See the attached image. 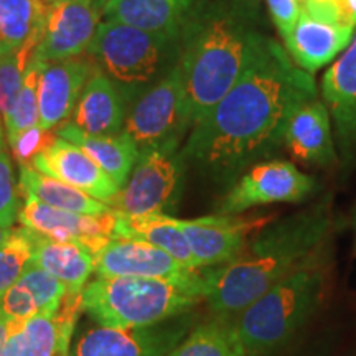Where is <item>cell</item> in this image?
Listing matches in <instances>:
<instances>
[{
	"instance_id": "obj_12",
	"label": "cell",
	"mask_w": 356,
	"mask_h": 356,
	"mask_svg": "<svg viewBox=\"0 0 356 356\" xmlns=\"http://www.w3.org/2000/svg\"><path fill=\"white\" fill-rule=\"evenodd\" d=\"M81 309V293H66L56 310L8 320L6 356H68Z\"/></svg>"
},
{
	"instance_id": "obj_14",
	"label": "cell",
	"mask_w": 356,
	"mask_h": 356,
	"mask_svg": "<svg viewBox=\"0 0 356 356\" xmlns=\"http://www.w3.org/2000/svg\"><path fill=\"white\" fill-rule=\"evenodd\" d=\"M104 17L101 0H58L48 7L37 55L58 61L86 53Z\"/></svg>"
},
{
	"instance_id": "obj_40",
	"label": "cell",
	"mask_w": 356,
	"mask_h": 356,
	"mask_svg": "<svg viewBox=\"0 0 356 356\" xmlns=\"http://www.w3.org/2000/svg\"><path fill=\"white\" fill-rule=\"evenodd\" d=\"M12 228H6V226H0V246L7 241V238L10 236Z\"/></svg>"
},
{
	"instance_id": "obj_21",
	"label": "cell",
	"mask_w": 356,
	"mask_h": 356,
	"mask_svg": "<svg viewBox=\"0 0 356 356\" xmlns=\"http://www.w3.org/2000/svg\"><path fill=\"white\" fill-rule=\"evenodd\" d=\"M129 102L126 91L96 68L79 96L70 122L91 136H114L122 132Z\"/></svg>"
},
{
	"instance_id": "obj_5",
	"label": "cell",
	"mask_w": 356,
	"mask_h": 356,
	"mask_svg": "<svg viewBox=\"0 0 356 356\" xmlns=\"http://www.w3.org/2000/svg\"><path fill=\"white\" fill-rule=\"evenodd\" d=\"M204 300V273L193 280L96 277L81 292L83 310L97 325L150 327L188 314Z\"/></svg>"
},
{
	"instance_id": "obj_11",
	"label": "cell",
	"mask_w": 356,
	"mask_h": 356,
	"mask_svg": "<svg viewBox=\"0 0 356 356\" xmlns=\"http://www.w3.org/2000/svg\"><path fill=\"white\" fill-rule=\"evenodd\" d=\"M97 277H147L193 280L202 269L193 270L150 243L126 236H111L92 252Z\"/></svg>"
},
{
	"instance_id": "obj_3",
	"label": "cell",
	"mask_w": 356,
	"mask_h": 356,
	"mask_svg": "<svg viewBox=\"0 0 356 356\" xmlns=\"http://www.w3.org/2000/svg\"><path fill=\"white\" fill-rule=\"evenodd\" d=\"M254 15L256 7L244 0H202L185 24L178 68L191 127L215 108L248 66L262 35Z\"/></svg>"
},
{
	"instance_id": "obj_43",
	"label": "cell",
	"mask_w": 356,
	"mask_h": 356,
	"mask_svg": "<svg viewBox=\"0 0 356 356\" xmlns=\"http://www.w3.org/2000/svg\"><path fill=\"white\" fill-rule=\"evenodd\" d=\"M101 2H102V3H104V6H106V0H101Z\"/></svg>"
},
{
	"instance_id": "obj_30",
	"label": "cell",
	"mask_w": 356,
	"mask_h": 356,
	"mask_svg": "<svg viewBox=\"0 0 356 356\" xmlns=\"http://www.w3.org/2000/svg\"><path fill=\"white\" fill-rule=\"evenodd\" d=\"M42 58L35 51L33 60L30 61L29 70H26L24 83H22L20 92L17 96L13 108L8 118L3 122L6 127L7 144H12L17 137L22 136L25 131L38 126L40 122V106H38V91H40V78L44 68Z\"/></svg>"
},
{
	"instance_id": "obj_8",
	"label": "cell",
	"mask_w": 356,
	"mask_h": 356,
	"mask_svg": "<svg viewBox=\"0 0 356 356\" xmlns=\"http://www.w3.org/2000/svg\"><path fill=\"white\" fill-rule=\"evenodd\" d=\"M184 144H168L139 152L126 185L109 208L124 216L168 215L180 202L188 163L181 154Z\"/></svg>"
},
{
	"instance_id": "obj_7",
	"label": "cell",
	"mask_w": 356,
	"mask_h": 356,
	"mask_svg": "<svg viewBox=\"0 0 356 356\" xmlns=\"http://www.w3.org/2000/svg\"><path fill=\"white\" fill-rule=\"evenodd\" d=\"M190 115L178 63L131 101L122 132L139 152L168 144H184L190 132Z\"/></svg>"
},
{
	"instance_id": "obj_13",
	"label": "cell",
	"mask_w": 356,
	"mask_h": 356,
	"mask_svg": "<svg viewBox=\"0 0 356 356\" xmlns=\"http://www.w3.org/2000/svg\"><path fill=\"white\" fill-rule=\"evenodd\" d=\"M186 327L188 320L139 328L97 325L78 338L71 356H168L184 340Z\"/></svg>"
},
{
	"instance_id": "obj_29",
	"label": "cell",
	"mask_w": 356,
	"mask_h": 356,
	"mask_svg": "<svg viewBox=\"0 0 356 356\" xmlns=\"http://www.w3.org/2000/svg\"><path fill=\"white\" fill-rule=\"evenodd\" d=\"M43 22L44 19L35 26L30 37L17 50L0 56V115H2L3 122L10 114L13 102H15L20 92L30 61L33 60L35 51H37L38 44L42 42Z\"/></svg>"
},
{
	"instance_id": "obj_27",
	"label": "cell",
	"mask_w": 356,
	"mask_h": 356,
	"mask_svg": "<svg viewBox=\"0 0 356 356\" xmlns=\"http://www.w3.org/2000/svg\"><path fill=\"white\" fill-rule=\"evenodd\" d=\"M168 356H248L231 317H216L193 328Z\"/></svg>"
},
{
	"instance_id": "obj_22",
	"label": "cell",
	"mask_w": 356,
	"mask_h": 356,
	"mask_svg": "<svg viewBox=\"0 0 356 356\" xmlns=\"http://www.w3.org/2000/svg\"><path fill=\"white\" fill-rule=\"evenodd\" d=\"M202 0H106L104 17L157 33L181 35Z\"/></svg>"
},
{
	"instance_id": "obj_6",
	"label": "cell",
	"mask_w": 356,
	"mask_h": 356,
	"mask_svg": "<svg viewBox=\"0 0 356 356\" xmlns=\"http://www.w3.org/2000/svg\"><path fill=\"white\" fill-rule=\"evenodd\" d=\"M180 40L181 35L149 32L106 19L86 53L132 101L178 63Z\"/></svg>"
},
{
	"instance_id": "obj_25",
	"label": "cell",
	"mask_w": 356,
	"mask_h": 356,
	"mask_svg": "<svg viewBox=\"0 0 356 356\" xmlns=\"http://www.w3.org/2000/svg\"><path fill=\"white\" fill-rule=\"evenodd\" d=\"M115 231L114 234L136 238L150 243L152 246L162 249L168 256L180 262L188 269L200 270L191 252L186 236L178 225V218L170 215H140L124 216L115 213Z\"/></svg>"
},
{
	"instance_id": "obj_42",
	"label": "cell",
	"mask_w": 356,
	"mask_h": 356,
	"mask_svg": "<svg viewBox=\"0 0 356 356\" xmlns=\"http://www.w3.org/2000/svg\"><path fill=\"white\" fill-rule=\"evenodd\" d=\"M44 3H48V6H51V3H55V2H58V0H43Z\"/></svg>"
},
{
	"instance_id": "obj_23",
	"label": "cell",
	"mask_w": 356,
	"mask_h": 356,
	"mask_svg": "<svg viewBox=\"0 0 356 356\" xmlns=\"http://www.w3.org/2000/svg\"><path fill=\"white\" fill-rule=\"evenodd\" d=\"M56 136L83 149L121 188L126 185L139 157V149L126 132L114 136H91L66 121L56 127Z\"/></svg>"
},
{
	"instance_id": "obj_26",
	"label": "cell",
	"mask_w": 356,
	"mask_h": 356,
	"mask_svg": "<svg viewBox=\"0 0 356 356\" xmlns=\"http://www.w3.org/2000/svg\"><path fill=\"white\" fill-rule=\"evenodd\" d=\"M19 188L30 197L63 211L78 213V215H104L113 211L106 203L56 178L44 175L30 163H20Z\"/></svg>"
},
{
	"instance_id": "obj_41",
	"label": "cell",
	"mask_w": 356,
	"mask_h": 356,
	"mask_svg": "<svg viewBox=\"0 0 356 356\" xmlns=\"http://www.w3.org/2000/svg\"><path fill=\"white\" fill-rule=\"evenodd\" d=\"M244 2L249 3V6H251V7H256L257 8V3H259L261 0H244Z\"/></svg>"
},
{
	"instance_id": "obj_39",
	"label": "cell",
	"mask_w": 356,
	"mask_h": 356,
	"mask_svg": "<svg viewBox=\"0 0 356 356\" xmlns=\"http://www.w3.org/2000/svg\"><path fill=\"white\" fill-rule=\"evenodd\" d=\"M6 127H3V121H2V115H0V150H6Z\"/></svg>"
},
{
	"instance_id": "obj_35",
	"label": "cell",
	"mask_w": 356,
	"mask_h": 356,
	"mask_svg": "<svg viewBox=\"0 0 356 356\" xmlns=\"http://www.w3.org/2000/svg\"><path fill=\"white\" fill-rule=\"evenodd\" d=\"M38 312L37 302H35L32 293L24 286H20L19 282L0 297V314L7 320L29 318Z\"/></svg>"
},
{
	"instance_id": "obj_38",
	"label": "cell",
	"mask_w": 356,
	"mask_h": 356,
	"mask_svg": "<svg viewBox=\"0 0 356 356\" xmlns=\"http://www.w3.org/2000/svg\"><path fill=\"white\" fill-rule=\"evenodd\" d=\"M8 335V320L0 314V356H6Z\"/></svg>"
},
{
	"instance_id": "obj_20",
	"label": "cell",
	"mask_w": 356,
	"mask_h": 356,
	"mask_svg": "<svg viewBox=\"0 0 356 356\" xmlns=\"http://www.w3.org/2000/svg\"><path fill=\"white\" fill-rule=\"evenodd\" d=\"M282 145L305 165H333L338 155L327 106L318 99L300 106L289 119Z\"/></svg>"
},
{
	"instance_id": "obj_4",
	"label": "cell",
	"mask_w": 356,
	"mask_h": 356,
	"mask_svg": "<svg viewBox=\"0 0 356 356\" xmlns=\"http://www.w3.org/2000/svg\"><path fill=\"white\" fill-rule=\"evenodd\" d=\"M320 251L231 317L248 356L282 348L317 310L327 282Z\"/></svg>"
},
{
	"instance_id": "obj_17",
	"label": "cell",
	"mask_w": 356,
	"mask_h": 356,
	"mask_svg": "<svg viewBox=\"0 0 356 356\" xmlns=\"http://www.w3.org/2000/svg\"><path fill=\"white\" fill-rule=\"evenodd\" d=\"M30 165L44 175L84 191L109 207L121 191L115 181L89 155L73 142L58 137L35 155Z\"/></svg>"
},
{
	"instance_id": "obj_34",
	"label": "cell",
	"mask_w": 356,
	"mask_h": 356,
	"mask_svg": "<svg viewBox=\"0 0 356 356\" xmlns=\"http://www.w3.org/2000/svg\"><path fill=\"white\" fill-rule=\"evenodd\" d=\"M55 139L56 132L53 134V131H44L40 126H35L25 131L8 145L12 149L13 159L19 160V163H29L32 162L35 155L42 152L43 149H47Z\"/></svg>"
},
{
	"instance_id": "obj_15",
	"label": "cell",
	"mask_w": 356,
	"mask_h": 356,
	"mask_svg": "<svg viewBox=\"0 0 356 356\" xmlns=\"http://www.w3.org/2000/svg\"><path fill=\"white\" fill-rule=\"evenodd\" d=\"M115 218V211L104 215H78L58 210L30 195H26L24 207H20L17 215L20 225L33 233L55 241L84 244L92 252L114 236Z\"/></svg>"
},
{
	"instance_id": "obj_24",
	"label": "cell",
	"mask_w": 356,
	"mask_h": 356,
	"mask_svg": "<svg viewBox=\"0 0 356 356\" xmlns=\"http://www.w3.org/2000/svg\"><path fill=\"white\" fill-rule=\"evenodd\" d=\"M32 262L65 284L68 293H81L95 273V256L88 246L79 243L55 241L32 231Z\"/></svg>"
},
{
	"instance_id": "obj_16",
	"label": "cell",
	"mask_w": 356,
	"mask_h": 356,
	"mask_svg": "<svg viewBox=\"0 0 356 356\" xmlns=\"http://www.w3.org/2000/svg\"><path fill=\"white\" fill-rule=\"evenodd\" d=\"M96 68L97 65L88 53L44 63L38 91L40 127L53 131L70 121L79 96Z\"/></svg>"
},
{
	"instance_id": "obj_2",
	"label": "cell",
	"mask_w": 356,
	"mask_h": 356,
	"mask_svg": "<svg viewBox=\"0 0 356 356\" xmlns=\"http://www.w3.org/2000/svg\"><path fill=\"white\" fill-rule=\"evenodd\" d=\"M330 226L328 198L284 220L270 221L236 259L204 273V300L218 317H234L318 252Z\"/></svg>"
},
{
	"instance_id": "obj_36",
	"label": "cell",
	"mask_w": 356,
	"mask_h": 356,
	"mask_svg": "<svg viewBox=\"0 0 356 356\" xmlns=\"http://www.w3.org/2000/svg\"><path fill=\"white\" fill-rule=\"evenodd\" d=\"M267 10L282 40L287 37L300 15V0H266Z\"/></svg>"
},
{
	"instance_id": "obj_37",
	"label": "cell",
	"mask_w": 356,
	"mask_h": 356,
	"mask_svg": "<svg viewBox=\"0 0 356 356\" xmlns=\"http://www.w3.org/2000/svg\"><path fill=\"white\" fill-rule=\"evenodd\" d=\"M338 8L341 22L356 29V0H332Z\"/></svg>"
},
{
	"instance_id": "obj_32",
	"label": "cell",
	"mask_w": 356,
	"mask_h": 356,
	"mask_svg": "<svg viewBox=\"0 0 356 356\" xmlns=\"http://www.w3.org/2000/svg\"><path fill=\"white\" fill-rule=\"evenodd\" d=\"M19 284L30 291L40 312L56 310L68 293L63 282L33 262L26 267L24 275L19 279Z\"/></svg>"
},
{
	"instance_id": "obj_33",
	"label": "cell",
	"mask_w": 356,
	"mask_h": 356,
	"mask_svg": "<svg viewBox=\"0 0 356 356\" xmlns=\"http://www.w3.org/2000/svg\"><path fill=\"white\" fill-rule=\"evenodd\" d=\"M20 210L19 184L7 150H0V226L12 228Z\"/></svg>"
},
{
	"instance_id": "obj_9",
	"label": "cell",
	"mask_w": 356,
	"mask_h": 356,
	"mask_svg": "<svg viewBox=\"0 0 356 356\" xmlns=\"http://www.w3.org/2000/svg\"><path fill=\"white\" fill-rule=\"evenodd\" d=\"M317 180L287 160H264L243 173L222 198L220 215H241L274 203H300L314 193Z\"/></svg>"
},
{
	"instance_id": "obj_10",
	"label": "cell",
	"mask_w": 356,
	"mask_h": 356,
	"mask_svg": "<svg viewBox=\"0 0 356 356\" xmlns=\"http://www.w3.org/2000/svg\"><path fill=\"white\" fill-rule=\"evenodd\" d=\"M273 221L270 216L210 215L195 220H178L186 236L198 269L225 266L236 259L251 238Z\"/></svg>"
},
{
	"instance_id": "obj_31",
	"label": "cell",
	"mask_w": 356,
	"mask_h": 356,
	"mask_svg": "<svg viewBox=\"0 0 356 356\" xmlns=\"http://www.w3.org/2000/svg\"><path fill=\"white\" fill-rule=\"evenodd\" d=\"M33 256L32 231L20 226L0 246V297L19 282Z\"/></svg>"
},
{
	"instance_id": "obj_28",
	"label": "cell",
	"mask_w": 356,
	"mask_h": 356,
	"mask_svg": "<svg viewBox=\"0 0 356 356\" xmlns=\"http://www.w3.org/2000/svg\"><path fill=\"white\" fill-rule=\"evenodd\" d=\"M43 0H0V56L20 47L44 19Z\"/></svg>"
},
{
	"instance_id": "obj_18",
	"label": "cell",
	"mask_w": 356,
	"mask_h": 356,
	"mask_svg": "<svg viewBox=\"0 0 356 356\" xmlns=\"http://www.w3.org/2000/svg\"><path fill=\"white\" fill-rule=\"evenodd\" d=\"M323 104L335 126L337 145L345 162L356 160V35L322 78Z\"/></svg>"
},
{
	"instance_id": "obj_19",
	"label": "cell",
	"mask_w": 356,
	"mask_h": 356,
	"mask_svg": "<svg viewBox=\"0 0 356 356\" xmlns=\"http://www.w3.org/2000/svg\"><path fill=\"white\" fill-rule=\"evenodd\" d=\"M353 35L355 26L332 24L300 12L284 44L293 63L314 74L345 51Z\"/></svg>"
},
{
	"instance_id": "obj_1",
	"label": "cell",
	"mask_w": 356,
	"mask_h": 356,
	"mask_svg": "<svg viewBox=\"0 0 356 356\" xmlns=\"http://www.w3.org/2000/svg\"><path fill=\"white\" fill-rule=\"evenodd\" d=\"M317 99V84L273 38L261 35L228 92L190 129L181 154L210 180L233 185L282 147L289 119Z\"/></svg>"
}]
</instances>
